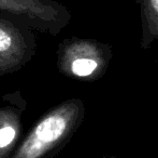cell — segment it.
I'll return each instance as SVG.
<instances>
[{"label":"cell","mask_w":158,"mask_h":158,"mask_svg":"<svg viewBox=\"0 0 158 158\" xmlns=\"http://www.w3.org/2000/svg\"><path fill=\"white\" fill-rule=\"evenodd\" d=\"M0 12L25 20L35 30L57 35L71 20L70 11L57 0H0Z\"/></svg>","instance_id":"obj_4"},{"label":"cell","mask_w":158,"mask_h":158,"mask_svg":"<svg viewBox=\"0 0 158 158\" xmlns=\"http://www.w3.org/2000/svg\"><path fill=\"white\" fill-rule=\"evenodd\" d=\"M19 124L12 117H0V156L4 154L15 142Z\"/></svg>","instance_id":"obj_6"},{"label":"cell","mask_w":158,"mask_h":158,"mask_svg":"<svg viewBox=\"0 0 158 158\" xmlns=\"http://www.w3.org/2000/svg\"><path fill=\"white\" fill-rule=\"evenodd\" d=\"M111 59V47L96 40L73 38L60 46L64 70L77 78L94 80L101 77Z\"/></svg>","instance_id":"obj_2"},{"label":"cell","mask_w":158,"mask_h":158,"mask_svg":"<svg viewBox=\"0 0 158 158\" xmlns=\"http://www.w3.org/2000/svg\"><path fill=\"white\" fill-rule=\"evenodd\" d=\"M141 17V48L158 42V0H135Z\"/></svg>","instance_id":"obj_5"},{"label":"cell","mask_w":158,"mask_h":158,"mask_svg":"<svg viewBox=\"0 0 158 158\" xmlns=\"http://www.w3.org/2000/svg\"><path fill=\"white\" fill-rule=\"evenodd\" d=\"M35 50L33 28L25 20L0 12V74L15 70Z\"/></svg>","instance_id":"obj_3"},{"label":"cell","mask_w":158,"mask_h":158,"mask_svg":"<svg viewBox=\"0 0 158 158\" xmlns=\"http://www.w3.org/2000/svg\"><path fill=\"white\" fill-rule=\"evenodd\" d=\"M83 117L84 105L81 100L64 102L38 122L12 158H41L66 142Z\"/></svg>","instance_id":"obj_1"}]
</instances>
